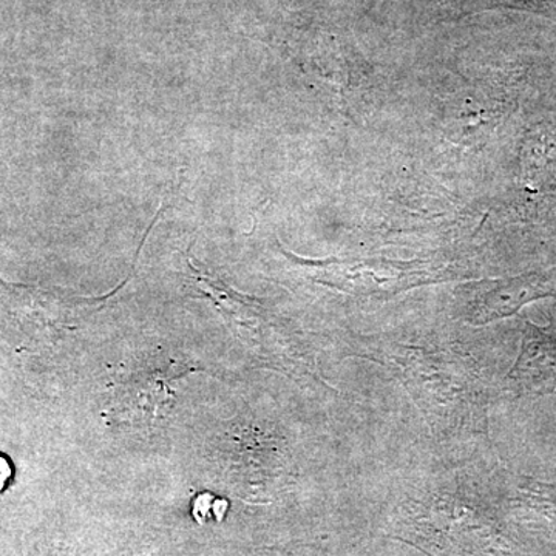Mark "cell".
<instances>
[{"mask_svg": "<svg viewBox=\"0 0 556 556\" xmlns=\"http://www.w3.org/2000/svg\"><path fill=\"white\" fill-rule=\"evenodd\" d=\"M508 382L525 396H556V331L527 325Z\"/></svg>", "mask_w": 556, "mask_h": 556, "instance_id": "obj_1", "label": "cell"}, {"mask_svg": "<svg viewBox=\"0 0 556 556\" xmlns=\"http://www.w3.org/2000/svg\"><path fill=\"white\" fill-rule=\"evenodd\" d=\"M525 496L533 507L556 521V485L529 481L521 485Z\"/></svg>", "mask_w": 556, "mask_h": 556, "instance_id": "obj_3", "label": "cell"}, {"mask_svg": "<svg viewBox=\"0 0 556 556\" xmlns=\"http://www.w3.org/2000/svg\"><path fill=\"white\" fill-rule=\"evenodd\" d=\"M554 294L548 278L540 274L508 278L497 281L496 287L478 300L473 308V321L489 324L514 316L526 303Z\"/></svg>", "mask_w": 556, "mask_h": 556, "instance_id": "obj_2", "label": "cell"}, {"mask_svg": "<svg viewBox=\"0 0 556 556\" xmlns=\"http://www.w3.org/2000/svg\"><path fill=\"white\" fill-rule=\"evenodd\" d=\"M10 477V467L5 459L0 457V489L5 484L7 479Z\"/></svg>", "mask_w": 556, "mask_h": 556, "instance_id": "obj_4", "label": "cell"}]
</instances>
